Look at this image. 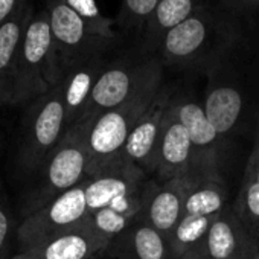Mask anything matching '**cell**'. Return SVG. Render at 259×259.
<instances>
[{
  "label": "cell",
  "mask_w": 259,
  "mask_h": 259,
  "mask_svg": "<svg viewBox=\"0 0 259 259\" xmlns=\"http://www.w3.org/2000/svg\"><path fill=\"white\" fill-rule=\"evenodd\" d=\"M162 92V64L157 60L139 89L119 107L96 116L89 128V171L93 177L123 159V147L141 117Z\"/></svg>",
  "instance_id": "obj_1"
},
{
  "label": "cell",
  "mask_w": 259,
  "mask_h": 259,
  "mask_svg": "<svg viewBox=\"0 0 259 259\" xmlns=\"http://www.w3.org/2000/svg\"><path fill=\"white\" fill-rule=\"evenodd\" d=\"M63 78L49 13L40 11L29 22L17 57L13 78L14 104L37 99L58 85Z\"/></svg>",
  "instance_id": "obj_2"
},
{
  "label": "cell",
  "mask_w": 259,
  "mask_h": 259,
  "mask_svg": "<svg viewBox=\"0 0 259 259\" xmlns=\"http://www.w3.org/2000/svg\"><path fill=\"white\" fill-rule=\"evenodd\" d=\"M93 117H81L69 126L60 144L41 165L38 186L28 201V215L38 210L63 192L81 185L89 171L87 135Z\"/></svg>",
  "instance_id": "obj_3"
},
{
  "label": "cell",
  "mask_w": 259,
  "mask_h": 259,
  "mask_svg": "<svg viewBox=\"0 0 259 259\" xmlns=\"http://www.w3.org/2000/svg\"><path fill=\"white\" fill-rule=\"evenodd\" d=\"M69 130L61 82L38 96L23 120V139L19 153L26 171L41 168L52 150Z\"/></svg>",
  "instance_id": "obj_4"
},
{
  "label": "cell",
  "mask_w": 259,
  "mask_h": 259,
  "mask_svg": "<svg viewBox=\"0 0 259 259\" xmlns=\"http://www.w3.org/2000/svg\"><path fill=\"white\" fill-rule=\"evenodd\" d=\"M84 182L63 192L22 221L17 229L20 251L69 232L85 220L89 210Z\"/></svg>",
  "instance_id": "obj_5"
},
{
  "label": "cell",
  "mask_w": 259,
  "mask_h": 259,
  "mask_svg": "<svg viewBox=\"0 0 259 259\" xmlns=\"http://www.w3.org/2000/svg\"><path fill=\"white\" fill-rule=\"evenodd\" d=\"M229 26L232 25L226 13L206 5L165 35L159 46L160 55L171 64L195 61L229 32Z\"/></svg>",
  "instance_id": "obj_6"
},
{
  "label": "cell",
  "mask_w": 259,
  "mask_h": 259,
  "mask_svg": "<svg viewBox=\"0 0 259 259\" xmlns=\"http://www.w3.org/2000/svg\"><path fill=\"white\" fill-rule=\"evenodd\" d=\"M48 13L64 75L84 61L99 57L111 45V41L95 35L63 0H51Z\"/></svg>",
  "instance_id": "obj_7"
},
{
  "label": "cell",
  "mask_w": 259,
  "mask_h": 259,
  "mask_svg": "<svg viewBox=\"0 0 259 259\" xmlns=\"http://www.w3.org/2000/svg\"><path fill=\"white\" fill-rule=\"evenodd\" d=\"M157 58L147 60L136 66L116 63L102 70L99 75L82 117H96L108 110L123 104L132 96L151 72Z\"/></svg>",
  "instance_id": "obj_8"
},
{
  "label": "cell",
  "mask_w": 259,
  "mask_h": 259,
  "mask_svg": "<svg viewBox=\"0 0 259 259\" xmlns=\"http://www.w3.org/2000/svg\"><path fill=\"white\" fill-rule=\"evenodd\" d=\"M200 172L206 171H191L189 174L163 182L160 186L145 188L144 207L139 217L159 230L168 241L185 215L186 197Z\"/></svg>",
  "instance_id": "obj_9"
},
{
  "label": "cell",
  "mask_w": 259,
  "mask_h": 259,
  "mask_svg": "<svg viewBox=\"0 0 259 259\" xmlns=\"http://www.w3.org/2000/svg\"><path fill=\"white\" fill-rule=\"evenodd\" d=\"M171 96L162 89L147 113L141 117L138 125L128 136L123 147V159L138 165L144 171H154L156 153L162 135L165 113L171 105Z\"/></svg>",
  "instance_id": "obj_10"
},
{
  "label": "cell",
  "mask_w": 259,
  "mask_h": 259,
  "mask_svg": "<svg viewBox=\"0 0 259 259\" xmlns=\"http://www.w3.org/2000/svg\"><path fill=\"white\" fill-rule=\"evenodd\" d=\"M194 168V147L185 126L180 123L172 101L165 113L162 135L156 153L154 172L168 182L174 177L189 174Z\"/></svg>",
  "instance_id": "obj_11"
},
{
  "label": "cell",
  "mask_w": 259,
  "mask_h": 259,
  "mask_svg": "<svg viewBox=\"0 0 259 259\" xmlns=\"http://www.w3.org/2000/svg\"><path fill=\"white\" fill-rule=\"evenodd\" d=\"M110 244L111 241L99 236L82 221L69 232L19 251L11 259H92Z\"/></svg>",
  "instance_id": "obj_12"
},
{
  "label": "cell",
  "mask_w": 259,
  "mask_h": 259,
  "mask_svg": "<svg viewBox=\"0 0 259 259\" xmlns=\"http://www.w3.org/2000/svg\"><path fill=\"white\" fill-rule=\"evenodd\" d=\"M145 172L138 165L122 160L117 165L85 179V201L89 213H93L119 197L142 191Z\"/></svg>",
  "instance_id": "obj_13"
},
{
  "label": "cell",
  "mask_w": 259,
  "mask_h": 259,
  "mask_svg": "<svg viewBox=\"0 0 259 259\" xmlns=\"http://www.w3.org/2000/svg\"><path fill=\"white\" fill-rule=\"evenodd\" d=\"M257 239L251 236L235 210L224 209L213 221L203 251L207 259H251Z\"/></svg>",
  "instance_id": "obj_14"
},
{
  "label": "cell",
  "mask_w": 259,
  "mask_h": 259,
  "mask_svg": "<svg viewBox=\"0 0 259 259\" xmlns=\"http://www.w3.org/2000/svg\"><path fill=\"white\" fill-rule=\"evenodd\" d=\"M174 111L188 132L194 147V171L215 169V142L220 138L217 130L206 116L203 105L195 102H172Z\"/></svg>",
  "instance_id": "obj_15"
},
{
  "label": "cell",
  "mask_w": 259,
  "mask_h": 259,
  "mask_svg": "<svg viewBox=\"0 0 259 259\" xmlns=\"http://www.w3.org/2000/svg\"><path fill=\"white\" fill-rule=\"evenodd\" d=\"M111 242L117 259H174L168 239L141 217Z\"/></svg>",
  "instance_id": "obj_16"
},
{
  "label": "cell",
  "mask_w": 259,
  "mask_h": 259,
  "mask_svg": "<svg viewBox=\"0 0 259 259\" xmlns=\"http://www.w3.org/2000/svg\"><path fill=\"white\" fill-rule=\"evenodd\" d=\"M144 192L145 189L116 198L108 206L89 213L84 223L99 236L113 241L139 218L144 207Z\"/></svg>",
  "instance_id": "obj_17"
},
{
  "label": "cell",
  "mask_w": 259,
  "mask_h": 259,
  "mask_svg": "<svg viewBox=\"0 0 259 259\" xmlns=\"http://www.w3.org/2000/svg\"><path fill=\"white\" fill-rule=\"evenodd\" d=\"M104 69L105 66L99 55L84 61L82 64L73 67L64 75L61 81V87H63V101L66 107L67 126H72L82 117L92 90Z\"/></svg>",
  "instance_id": "obj_18"
},
{
  "label": "cell",
  "mask_w": 259,
  "mask_h": 259,
  "mask_svg": "<svg viewBox=\"0 0 259 259\" xmlns=\"http://www.w3.org/2000/svg\"><path fill=\"white\" fill-rule=\"evenodd\" d=\"M203 7H206V0H160L142 32L148 49H159L169 31L182 25Z\"/></svg>",
  "instance_id": "obj_19"
},
{
  "label": "cell",
  "mask_w": 259,
  "mask_h": 259,
  "mask_svg": "<svg viewBox=\"0 0 259 259\" xmlns=\"http://www.w3.org/2000/svg\"><path fill=\"white\" fill-rule=\"evenodd\" d=\"M226 209V189L217 171L200 172L186 197L185 215L218 217Z\"/></svg>",
  "instance_id": "obj_20"
},
{
  "label": "cell",
  "mask_w": 259,
  "mask_h": 259,
  "mask_svg": "<svg viewBox=\"0 0 259 259\" xmlns=\"http://www.w3.org/2000/svg\"><path fill=\"white\" fill-rule=\"evenodd\" d=\"M32 17V10L28 5H22L8 22L0 26V76L11 84L23 37Z\"/></svg>",
  "instance_id": "obj_21"
},
{
  "label": "cell",
  "mask_w": 259,
  "mask_h": 259,
  "mask_svg": "<svg viewBox=\"0 0 259 259\" xmlns=\"http://www.w3.org/2000/svg\"><path fill=\"white\" fill-rule=\"evenodd\" d=\"M203 108L218 136H224L238 122L242 111V96L232 85H217L207 92Z\"/></svg>",
  "instance_id": "obj_22"
},
{
  "label": "cell",
  "mask_w": 259,
  "mask_h": 259,
  "mask_svg": "<svg viewBox=\"0 0 259 259\" xmlns=\"http://www.w3.org/2000/svg\"><path fill=\"white\" fill-rule=\"evenodd\" d=\"M217 217L183 215L169 238L172 257H179L188 251L197 250L203 245Z\"/></svg>",
  "instance_id": "obj_23"
},
{
  "label": "cell",
  "mask_w": 259,
  "mask_h": 259,
  "mask_svg": "<svg viewBox=\"0 0 259 259\" xmlns=\"http://www.w3.org/2000/svg\"><path fill=\"white\" fill-rule=\"evenodd\" d=\"M235 213L247 232L259 239V183L247 168L235 203Z\"/></svg>",
  "instance_id": "obj_24"
},
{
  "label": "cell",
  "mask_w": 259,
  "mask_h": 259,
  "mask_svg": "<svg viewBox=\"0 0 259 259\" xmlns=\"http://www.w3.org/2000/svg\"><path fill=\"white\" fill-rule=\"evenodd\" d=\"M63 2L81 17L95 35L111 43L117 38V31H114L116 22L101 13L96 0H63Z\"/></svg>",
  "instance_id": "obj_25"
},
{
  "label": "cell",
  "mask_w": 259,
  "mask_h": 259,
  "mask_svg": "<svg viewBox=\"0 0 259 259\" xmlns=\"http://www.w3.org/2000/svg\"><path fill=\"white\" fill-rule=\"evenodd\" d=\"M159 2L160 0H122L119 14L114 20L119 32L142 34L145 23Z\"/></svg>",
  "instance_id": "obj_26"
},
{
  "label": "cell",
  "mask_w": 259,
  "mask_h": 259,
  "mask_svg": "<svg viewBox=\"0 0 259 259\" xmlns=\"http://www.w3.org/2000/svg\"><path fill=\"white\" fill-rule=\"evenodd\" d=\"M13 213L8 204L7 194L0 180V259H8L10 241L13 235Z\"/></svg>",
  "instance_id": "obj_27"
},
{
  "label": "cell",
  "mask_w": 259,
  "mask_h": 259,
  "mask_svg": "<svg viewBox=\"0 0 259 259\" xmlns=\"http://www.w3.org/2000/svg\"><path fill=\"white\" fill-rule=\"evenodd\" d=\"M223 4L232 11H259V0H223Z\"/></svg>",
  "instance_id": "obj_28"
},
{
  "label": "cell",
  "mask_w": 259,
  "mask_h": 259,
  "mask_svg": "<svg viewBox=\"0 0 259 259\" xmlns=\"http://www.w3.org/2000/svg\"><path fill=\"white\" fill-rule=\"evenodd\" d=\"M20 0H0V26L8 22L19 10Z\"/></svg>",
  "instance_id": "obj_29"
},
{
  "label": "cell",
  "mask_w": 259,
  "mask_h": 259,
  "mask_svg": "<svg viewBox=\"0 0 259 259\" xmlns=\"http://www.w3.org/2000/svg\"><path fill=\"white\" fill-rule=\"evenodd\" d=\"M14 104V89L13 84L0 76V105Z\"/></svg>",
  "instance_id": "obj_30"
},
{
  "label": "cell",
  "mask_w": 259,
  "mask_h": 259,
  "mask_svg": "<svg viewBox=\"0 0 259 259\" xmlns=\"http://www.w3.org/2000/svg\"><path fill=\"white\" fill-rule=\"evenodd\" d=\"M247 169H250V172L253 174V177L257 180L259 183V138L256 139V144L251 150V154L248 157V162H247Z\"/></svg>",
  "instance_id": "obj_31"
},
{
  "label": "cell",
  "mask_w": 259,
  "mask_h": 259,
  "mask_svg": "<svg viewBox=\"0 0 259 259\" xmlns=\"http://www.w3.org/2000/svg\"><path fill=\"white\" fill-rule=\"evenodd\" d=\"M174 259H207V257H206V254L203 251V245H201L200 248L188 251V253H185V254H182L179 257H174Z\"/></svg>",
  "instance_id": "obj_32"
},
{
  "label": "cell",
  "mask_w": 259,
  "mask_h": 259,
  "mask_svg": "<svg viewBox=\"0 0 259 259\" xmlns=\"http://www.w3.org/2000/svg\"><path fill=\"white\" fill-rule=\"evenodd\" d=\"M251 259H259V245L256 247V250H254V253H253V257Z\"/></svg>",
  "instance_id": "obj_33"
}]
</instances>
